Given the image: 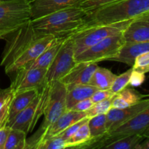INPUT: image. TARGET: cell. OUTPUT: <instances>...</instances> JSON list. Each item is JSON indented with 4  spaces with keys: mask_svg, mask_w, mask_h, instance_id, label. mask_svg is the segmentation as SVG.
<instances>
[{
    "mask_svg": "<svg viewBox=\"0 0 149 149\" xmlns=\"http://www.w3.org/2000/svg\"><path fill=\"white\" fill-rule=\"evenodd\" d=\"M30 20L4 36L6 45L0 65L7 74L24 67L58 39L52 35L37 33Z\"/></svg>",
    "mask_w": 149,
    "mask_h": 149,
    "instance_id": "1",
    "label": "cell"
},
{
    "mask_svg": "<svg viewBox=\"0 0 149 149\" xmlns=\"http://www.w3.org/2000/svg\"><path fill=\"white\" fill-rule=\"evenodd\" d=\"M88 15V12L79 6L31 19L30 23L37 33L65 39L85 27Z\"/></svg>",
    "mask_w": 149,
    "mask_h": 149,
    "instance_id": "2",
    "label": "cell"
},
{
    "mask_svg": "<svg viewBox=\"0 0 149 149\" xmlns=\"http://www.w3.org/2000/svg\"><path fill=\"white\" fill-rule=\"evenodd\" d=\"M149 13V0H122L89 13L86 27L132 20Z\"/></svg>",
    "mask_w": 149,
    "mask_h": 149,
    "instance_id": "3",
    "label": "cell"
},
{
    "mask_svg": "<svg viewBox=\"0 0 149 149\" xmlns=\"http://www.w3.org/2000/svg\"><path fill=\"white\" fill-rule=\"evenodd\" d=\"M66 87L61 81H52L49 86V94L44 110V119L36 133L27 140V148H35L45 136L49 127L63 114L66 109Z\"/></svg>",
    "mask_w": 149,
    "mask_h": 149,
    "instance_id": "4",
    "label": "cell"
},
{
    "mask_svg": "<svg viewBox=\"0 0 149 149\" xmlns=\"http://www.w3.org/2000/svg\"><path fill=\"white\" fill-rule=\"evenodd\" d=\"M132 20L89 26L77 31L71 36L74 41L75 57L109 36L122 33Z\"/></svg>",
    "mask_w": 149,
    "mask_h": 149,
    "instance_id": "5",
    "label": "cell"
},
{
    "mask_svg": "<svg viewBox=\"0 0 149 149\" xmlns=\"http://www.w3.org/2000/svg\"><path fill=\"white\" fill-rule=\"evenodd\" d=\"M31 19L30 0L0 1V34H9Z\"/></svg>",
    "mask_w": 149,
    "mask_h": 149,
    "instance_id": "6",
    "label": "cell"
},
{
    "mask_svg": "<svg viewBox=\"0 0 149 149\" xmlns=\"http://www.w3.org/2000/svg\"><path fill=\"white\" fill-rule=\"evenodd\" d=\"M49 86L50 83H45V85L39 89V94L36 98L8 124L11 129L20 130L27 135L33 131L41 116H43Z\"/></svg>",
    "mask_w": 149,
    "mask_h": 149,
    "instance_id": "7",
    "label": "cell"
},
{
    "mask_svg": "<svg viewBox=\"0 0 149 149\" xmlns=\"http://www.w3.org/2000/svg\"><path fill=\"white\" fill-rule=\"evenodd\" d=\"M148 130H149V107L106 134L101 139L93 143L90 148H103L114 140L127 135H142L144 136Z\"/></svg>",
    "mask_w": 149,
    "mask_h": 149,
    "instance_id": "8",
    "label": "cell"
},
{
    "mask_svg": "<svg viewBox=\"0 0 149 149\" xmlns=\"http://www.w3.org/2000/svg\"><path fill=\"white\" fill-rule=\"evenodd\" d=\"M125 44L122 33L109 36L76 57L77 62L98 63L114 58Z\"/></svg>",
    "mask_w": 149,
    "mask_h": 149,
    "instance_id": "9",
    "label": "cell"
},
{
    "mask_svg": "<svg viewBox=\"0 0 149 149\" xmlns=\"http://www.w3.org/2000/svg\"><path fill=\"white\" fill-rule=\"evenodd\" d=\"M77 63L74 41L71 36L67 37L47 68L46 83L60 81Z\"/></svg>",
    "mask_w": 149,
    "mask_h": 149,
    "instance_id": "10",
    "label": "cell"
},
{
    "mask_svg": "<svg viewBox=\"0 0 149 149\" xmlns=\"http://www.w3.org/2000/svg\"><path fill=\"white\" fill-rule=\"evenodd\" d=\"M47 68H21L15 71L10 88L13 94L42 88L46 83Z\"/></svg>",
    "mask_w": 149,
    "mask_h": 149,
    "instance_id": "11",
    "label": "cell"
},
{
    "mask_svg": "<svg viewBox=\"0 0 149 149\" xmlns=\"http://www.w3.org/2000/svg\"><path fill=\"white\" fill-rule=\"evenodd\" d=\"M149 107V98L142 99L135 104L124 109H111L106 113L107 133Z\"/></svg>",
    "mask_w": 149,
    "mask_h": 149,
    "instance_id": "12",
    "label": "cell"
},
{
    "mask_svg": "<svg viewBox=\"0 0 149 149\" xmlns=\"http://www.w3.org/2000/svg\"><path fill=\"white\" fill-rule=\"evenodd\" d=\"M84 0H30L31 19L39 18L61 10L79 7Z\"/></svg>",
    "mask_w": 149,
    "mask_h": 149,
    "instance_id": "13",
    "label": "cell"
},
{
    "mask_svg": "<svg viewBox=\"0 0 149 149\" xmlns=\"http://www.w3.org/2000/svg\"><path fill=\"white\" fill-rule=\"evenodd\" d=\"M97 67V63L77 62L75 65L60 81L65 86L89 84Z\"/></svg>",
    "mask_w": 149,
    "mask_h": 149,
    "instance_id": "14",
    "label": "cell"
},
{
    "mask_svg": "<svg viewBox=\"0 0 149 149\" xmlns=\"http://www.w3.org/2000/svg\"><path fill=\"white\" fill-rule=\"evenodd\" d=\"M125 43L149 42V15H143L132 19L122 33Z\"/></svg>",
    "mask_w": 149,
    "mask_h": 149,
    "instance_id": "15",
    "label": "cell"
},
{
    "mask_svg": "<svg viewBox=\"0 0 149 149\" xmlns=\"http://www.w3.org/2000/svg\"><path fill=\"white\" fill-rule=\"evenodd\" d=\"M84 118H87L85 112L76 111L74 110H66L49 127V128L46 132L42 141L47 138L58 135L63 131L65 130L66 128L72 125L73 124L76 123V122H79V121L81 120Z\"/></svg>",
    "mask_w": 149,
    "mask_h": 149,
    "instance_id": "16",
    "label": "cell"
},
{
    "mask_svg": "<svg viewBox=\"0 0 149 149\" xmlns=\"http://www.w3.org/2000/svg\"><path fill=\"white\" fill-rule=\"evenodd\" d=\"M146 52H149V42L125 43L121 48L118 55L109 61L122 63L132 66L135 58Z\"/></svg>",
    "mask_w": 149,
    "mask_h": 149,
    "instance_id": "17",
    "label": "cell"
},
{
    "mask_svg": "<svg viewBox=\"0 0 149 149\" xmlns=\"http://www.w3.org/2000/svg\"><path fill=\"white\" fill-rule=\"evenodd\" d=\"M39 90L38 89H33L16 93L13 95L9 108V123L36 98L39 94Z\"/></svg>",
    "mask_w": 149,
    "mask_h": 149,
    "instance_id": "18",
    "label": "cell"
},
{
    "mask_svg": "<svg viewBox=\"0 0 149 149\" xmlns=\"http://www.w3.org/2000/svg\"><path fill=\"white\" fill-rule=\"evenodd\" d=\"M66 39V38H65ZM65 39L58 38L34 60L26 64L23 68H49L54 58L56 56Z\"/></svg>",
    "mask_w": 149,
    "mask_h": 149,
    "instance_id": "19",
    "label": "cell"
},
{
    "mask_svg": "<svg viewBox=\"0 0 149 149\" xmlns=\"http://www.w3.org/2000/svg\"><path fill=\"white\" fill-rule=\"evenodd\" d=\"M66 87V109L71 110L73 106L78 102L84 99L90 98L93 93L98 89L90 84L65 86Z\"/></svg>",
    "mask_w": 149,
    "mask_h": 149,
    "instance_id": "20",
    "label": "cell"
},
{
    "mask_svg": "<svg viewBox=\"0 0 149 149\" xmlns=\"http://www.w3.org/2000/svg\"><path fill=\"white\" fill-rule=\"evenodd\" d=\"M87 124L90 129L91 139L81 146L79 148H90L93 143L98 141L107 134L106 114H100L88 118Z\"/></svg>",
    "mask_w": 149,
    "mask_h": 149,
    "instance_id": "21",
    "label": "cell"
},
{
    "mask_svg": "<svg viewBox=\"0 0 149 149\" xmlns=\"http://www.w3.org/2000/svg\"><path fill=\"white\" fill-rule=\"evenodd\" d=\"M147 95L138 93L132 88L125 87L124 90L116 94L111 103L112 109H124L135 104Z\"/></svg>",
    "mask_w": 149,
    "mask_h": 149,
    "instance_id": "22",
    "label": "cell"
},
{
    "mask_svg": "<svg viewBox=\"0 0 149 149\" xmlns=\"http://www.w3.org/2000/svg\"><path fill=\"white\" fill-rule=\"evenodd\" d=\"M116 77V74L110 70L98 66L93 74L89 84L98 90H110Z\"/></svg>",
    "mask_w": 149,
    "mask_h": 149,
    "instance_id": "23",
    "label": "cell"
},
{
    "mask_svg": "<svg viewBox=\"0 0 149 149\" xmlns=\"http://www.w3.org/2000/svg\"><path fill=\"white\" fill-rule=\"evenodd\" d=\"M145 139L142 135H131L114 140L103 148L137 149L138 146Z\"/></svg>",
    "mask_w": 149,
    "mask_h": 149,
    "instance_id": "24",
    "label": "cell"
},
{
    "mask_svg": "<svg viewBox=\"0 0 149 149\" xmlns=\"http://www.w3.org/2000/svg\"><path fill=\"white\" fill-rule=\"evenodd\" d=\"M88 121V120H87ZM87 121L84 122L78 130L75 132L71 138L65 141V146L67 148H79L81 146L90 141V132L89 129Z\"/></svg>",
    "mask_w": 149,
    "mask_h": 149,
    "instance_id": "25",
    "label": "cell"
},
{
    "mask_svg": "<svg viewBox=\"0 0 149 149\" xmlns=\"http://www.w3.org/2000/svg\"><path fill=\"white\" fill-rule=\"evenodd\" d=\"M27 134L23 130L11 129L4 149H26L27 148Z\"/></svg>",
    "mask_w": 149,
    "mask_h": 149,
    "instance_id": "26",
    "label": "cell"
},
{
    "mask_svg": "<svg viewBox=\"0 0 149 149\" xmlns=\"http://www.w3.org/2000/svg\"><path fill=\"white\" fill-rule=\"evenodd\" d=\"M113 97L94 103V105L85 112L87 117L91 118L97 115L106 114L107 112L111 109V103Z\"/></svg>",
    "mask_w": 149,
    "mask_h": 149,
    "instance_id": "27",
    "label": "cell"
},
{
    "mask_svg": "<svg viewBox=\"0 0 149 149\" xmlns=\"http://www.w3.org/2000/svg\"><path fill=\"white\" fill-rule=\"evenodd\" d=\"M13 95L10 87L6 89L0 88V122L8 113Z\"/></svg>",
    "mask_w": 149,
    "mask_h": 149,
    "instance_id": "28",
    "label": "cell"
},
{
    "mask_svg": "<svg viewBox=\"0 0 149 149\" xmlns=\"http://www.w3.org/2000/svg\"><path fill=\"white\" fill-rule=\"evenodd\" d=\"M132 71V68H131L127 71H125V73H123V74H120L119 76H116V77L115 78L114 81H113V84H112L111 87L110 88V90L113 94H117V93H119V92H121L125 87H127L129 85L130 77Z\"/></svg>",
    "mask_w": 149,
    "mask_h": 149,
    "instance_id": "29",
    "label": "cell"
},
{
    "mask_svg": "<svg viewBox=\"0 0 149 149\" xmlns=\"http://www.w3.org/2000/svg\"><path fill=\"white\" fill-rule=\"evenodd\" d=\"M66 148L65 141L58 135L45 138L36 147V149H63Z\"/></svg>",
    "mask_w": 149,
    "mask_h": 149,
    "instance_id": "30",
    "label": "cell"
},
{
    "mask_svg": "<svg viewBox=\"0 0 149 149\" xmlns=\"http://www.w3.org/2000/svg\"><path fill=\"white\" fill-rule=\"evenodd\" d=\"M119 1H122V0H84L80 4L79 7H82L88 13H90L99 7L112 4V3L117 2Z\"/></svg>",
    "mask_w": 149,
    "mask_h": 149,
    "instance_id": "31",
    "label": "cell"
},
{
    "mask_svg": "<svg viewBox=\"0 0 149 149\" xmlns=\"http://www.w3.org/2000/svg\"><path fill=\"white\" fill-rule=\"evenodd\" d=\"M8 123L9 114L7 113L0 122V149H4L7 137L11 130V127L9 126Z\"/></svg>",
    "mask_w": 149,
    "mask_h": 149,
    "instance_id": "32",
    "label": "cell"
},
{
    "mask_svg": "<svg viewBox=\"0 0 149 149\" xmlns=\"http://www.w3.org/2000/svg\"><path fill=\"white\" fill-rule=\"evenodd\" d=\"M87 120H88V118H84V119H81V120L73 124L72 125H71V126L68 127V128H66L65 130L63 131L61 134H59L58 136L62 138L65 141H68L70 138H71V137L75 134V132L78 130L79 128L84 122H87Z\"/></svg>",
    "mask_w": 149,
    "mask_h": 149,
    "instance_id": "33",
    "label": "cell"
},
{
    "mask_svg": "<svg viewBox=\"0 0 149 149\" xmlns=\"http://www.w3.org/2000/svg\"><path fill=\"white\" fill-rule=\"evenodd\" d=\"M146 76L144 73L132 68V73L130 74V77L129 85L135 87H140L144 82Z\"/></svg>",
    "mask_w": 149,
    "mask_h": 149,
    "instance_id": "34",
    "label": "cell"
},
{
    "mask_svg": "<svg viewBox=\"0 0 149 149\" xmlns=\"http://www.w3.org/2000/svg\"><path fill=\"white\" fill-rule=\"evenodd\" d=\"M115 94H113L110 90H97L93 93L90 98L93 100V103H95L97 102L103 101L106 99L111 98Z\"/></svg>",
    "mask_w": 149,
    "mask_h": 149,
    "instance_id": "35",
    "label": "cell"
},
{
    "mask_svg": "<svg viewBox=\"0 0 149 149\" xmlns=\"http://www.w3.org/2000/svg\"><path fill=\"white\" fill-rule=\"evenodd\" d=\"M149 64V52H143V53L141 54V55H138L135 58V61H134L133 65L132 68L133 69H136V68H143Z\"/></svg>",
    "mask_w": 149,
    "mask_h": 149,
    "instance_id": "36",
    "label": "cell"
},
{
    "mask_svg": "<svg viewBox=\"0 0 149 149\" xmlns=\"http://www.w3.org/2000/svg\"><path fill=\"white\" fill-rule=\"evenodd\" d=\"M94 105V103L91 98H87L84 100H81V101L78 102L77 104L74 105L72 107L71 110L76 111H80V112H86L88 111L92 106Z\"/></svg>",
    "mask_w": 149,
    "mask_h": 149,
    "instance_id": "37",
    "label": "cell"
},
{
    "mask_svg": "<svg viewBox=\"0 0 149 149\" xmlns=\"http://www.w3.org/2000/svg\"><path fill=\"white\" fill-rule=\"evenodd\" d=\"M136 70H138V71H141V72L144 73V74H146V73L149 72V64L148 65L145 67H143V68H136Z\"/></svg>",
    "mask_w": 149,
    "mask_h": 149,
    "instance_id": "38",
    "label": "cell"
},
{
    "mask_svg": "<svg viewBox=\"0 0 149 149\" xmlns=\"http://www.w3.org/2000/svg\"><path fill=\"white\" fill-rule=\"evenodd\" d=\"M4 35L0 34V40H1V39H4Z\"/></svg>",
    "mask_w": 149,
    "mask_h": 149,
    "instance_id": "39",
    "label": "cell"
},
{
    "mask_svg": "<svg viewBox=\"0 0 149 149\" xmlns=\"http://www.w3.org/2000/svg\"><path fill=\"white\" fill-rule=\"evenodd\" d=\"M0 1H9V0H0Z\"/></svg>",
    "mask_w": 149,
    "mask_h": 149,
    "instance_id": "40",
    "label": "cell"
},
{
    "mask_svg": "<svg viewBox=\"0 0 149 149\" xmlns=\"http://www.w3.org/2000/svg\"><path fill=\"white\" fill-rule=\"evenodd\" d=\"M148 15H149V13H148Z\"/></svg>",
    "mask_w": 149,
    "mask_h": 149,
    "instance_id": "41",
    "label": "cell"
}]
</instances>
